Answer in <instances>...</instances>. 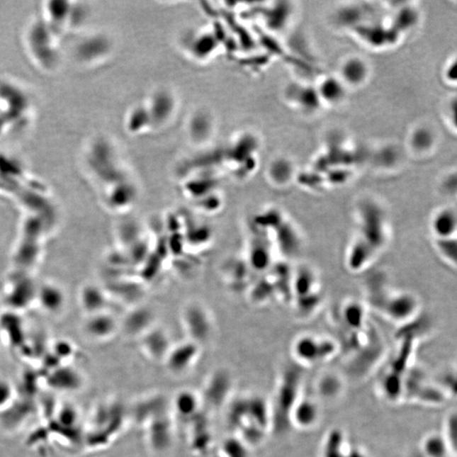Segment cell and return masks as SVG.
<instances>
[{
	"mask_svg": "<svg viewBox=\"0 0 457 457\" xmlns=\"http://www.w3.org/2000/svg\"><path fill=\"white\" fill-rule=\"evenodd\" d=\"M230 434L251 449L262 445L272 433V417L269 400L258 393L234 395L225 409Z\"/></svg>",
	"mask_w": 457,
	"mask_h": 457,
	"instance_id": "6da1fadb",
	"label": "cell"
},
{
	"mask_svg": "<svg viewBox=\"0 0 457 457\" xmlns=\"http://www.w3.org/2000/svg\"><path fill=\"white\" fill-rule=\"evenodd\" d=\"M303 372L300 366H289L280 373L272 398L269 400L272 417V433L285 434L290 429L291 411L302 396Z\"/></svg>",
	"mask_w": 457,
	"mask_h": 457,
	"instance_id": "7a4b0ae2",
	"label": "cell"
},
{
	"mask_svg": "<svg viewBox=\"0 0 457 457\" xmlns=\"http://www.w3.org/2000/svg\"><path fill=\"white\" fill-rule=\"evenodd\" d=\"M234 388V378L227 370L217 369L208 374L198 391L204 410L210 415L225 410L235 395Z\"/></svg>",
	"mask_w": 457,
	"mask_h": 457,
	"instance_id": "3957f363",
	"label": "cell"
},
{
	"mask_svg": "<svg viewBox=\"0 0 457 457\" xmlns=\"http://www.w3.org/2000/svg\"><path fill=\"white\" fill-rule=\"evenodd\" d=\"M337 351V344L332 339L315 335H303L293 346V358L300 367L329 362Z\"/></svg>",
	"mask_w": 457,
	"mask_h": 457,
	"instance_id": "277c9868",
	"label": "cell"
},
{
	"mask_svg": "<svg viewBox=\"0 0 457 457\" xmlns=\"http://www.w3.org/2000/svg\"><path fill=\"white\" fill-rule=\"evenodd\" d=\"M140 429L147 448L154 453H163L173 446L177 424L171 410L147 422Z\"/></svg>",
	"mask_w": 457,
	"mask_h": 457,
	"instance_id": "5b68a950",
	"label": "cell"
},
{
	"mask_svg": "<svg viewBox=\"0 0 457 457\" xmlns=\"http://www.w3.org/2000/svg\"><path fill=\"white\" fill-rule=\"evenodd\" d=\"M183 425L187 445L195 455L203 456L212 451L215 443L210 413L204 410Z\"/></svg>",
	"mask_w": 457,
	"mask_h": 457,
	"instance_id": "8992f818",
	"label": "cell"
},
{
	"mask_svg": "<svg viewBox=\"0 0 457 457\" xmlns=\"http://www.w3.org/2000/svg\"><path fill=\"white\" fill-rule=\"evenodd\" d=\"M171 411V399L160 393L142 395L129 408L130 419L139 428L154 417Z\"/></svg>",
	"mask_w": 457,
	"mask_h": 457,
	"instance_id": "52a82bcc",
	"label": "cell"
},
{
	"mask_svg": "<svg viewBox=\"0 0 457 457\" xmlns=\"http://www.w3.org/2000/svg\"><path fill=\"white\" fill-rule=\"evenodd\" d=\"M198 359V346L194 344H184L171 347L163 363L172 376L181 377L186 376L194 368Z\"/></svg>",
	"mask_w": 457,
	"mask_h": 457,
	"instance_id": "ba28073f",
	"label": "cell"
},
{
	"mask_svg": "<svg viewBox=\"0 0 457 457\" xmlns=\"http://www.w3.org/2000/svg\"><path fill=\"white\" fill-rule=\"evenodd\" d=\"M171 410L176 424L186 423L204 411L203 405L198 391L184 389L171 399Z\"/></svg>",
	"mask_w": 457,
	"mask_h": 457,
	"instance_id": "9c48e42d",
	"label": "cell"
},
{
	"mask_svg": "<svg viewBox=\"0 0 457 457\" xmlns=\"http://www.w3.org/2000/svg\"><path fill=\"white\" fill-rule=\"evenodd\" d=\"M320 408L315 400L302 395L295 403L290 416V428L309 430L319 423Z\"/></svg>",
	"mask_w": 457,
	"mask_h": 457,
	"instance_id": "30bf717a",
	"label": "cell"
},
{
	"mask_svg": "<svg viewBox=\"0 0 457 457\" xmlns=\"http://www.w3.org/2000/svg\"><path fill=\"white\" fill-rule=\"evenodd\" d=\"M316 277L310 269H302L295 281V290L298 293L300 306L303 308L312 309L319 302V297L316 294Z\"/></svg>",
	"mask_w": 457,
	"mask_h": 457,
	"instance_id": "8fae6325",
	"label": "cell"
},
{
	"mask_svg": "<svg viewBox=\"0 0 457 457\" xmlns=\"http://www.w3.org/2000/svg\"><path fill=\"white\" fill-rule=\"evenodd\" d=\"M417 305L416 299L412 295L400 294L387 299L383 306L391 320L403 321L412 315Z\"/></svg>",
	"mask_w": 457,
	"mask_h": 457,
	"instance_id": "7c38bea8",
	"label": "cell"
},
{
	"mask_svg": "<svg viewBox=\"0 0 457 457\" xmlns=\"http://www.w3.org/2000/svg\"><path fill=\"white\" fill-rule=\"evenodd\" d=\"M345 86L346 84L339 78L333 77L325 78L316 89L321 103H326L330 106H337L341 103L346 97Z\"/></svg>",
	"mask_w": 457,
	"mask_h": 457,
	"instance_id": "4fadbf2b",
	"label": "cell"
},
{
	"mask_svg": "<svg viewBox=\"0 0 457 457\" xmlns=\"http://www.w3.org/2000/svg\"><path fill=\"white\" fill-rule=\"evenodd\" d=\"M369 68L367 63L360 58H351L343 63L341 68L342 81L345 84L359 86L367 80Z\"/></svg>",
	"mask_w": 457,
	"mask_h": 457,
	"instance_id": "5bb4252c",
	"label": "cell"
},
{
	"mask_svg": "<svg viewBox=\"0 0 457 457\" xmlns=\"http://www.w3.org/2000/svg\"><path fill=\"white\" fill-rule=\"evenodd\" d=\"M433 232L437 239L452 238L456 236V213L446 208L436 213L432 220Z\"/></svg>",
	"mask_w": 457,
	"mask_h": 457,
	"instance_id": "9a60e30c",
	"label": "cell"
},
{
	"mask_svg": "<svg viewBox=\"0 0 457 457\" xmlns=\"http://www.w3.org/2000/svg\"><path fill=\"white\" fill-rule=\"evenodd\" d=\"M252 449L240 439L229 434L212 450V457H251Z\"/></svg>",
	"mask_w": 457,
	"mask_h": 457,
	"instance_id": "2e32d148",
	"label": "cell"
},
{
	"mask_svg": "<svg viewBox=\"0 0 457 457\" xmlns=\"http://www.w3.org/2000/svg\"><path fill=\"white\" fill-rule=\"evenodd\" d=\"M421 452L424 457L454 456L443 434L439 433H431L424 437L421 444Z\"/></svg>",
	"mask_w": 457,
	"mask_h": 457,
	"instance_id": "e0dca14e",
	"label": "cell"
},
{
	"mask_svg": "<svg viewBox=\"0 0 457 457\" xmlns=\"http://www.w3.org/2000/svg\"><path fill=\"white\" fill-rule=\"evenodd\" d=\"M169 344L164 335H151L142 344L147 358L155 363H164L169 350Z\"/></svg>",
	"mask_w": 457,
	"mask_h": 457,
	"instance_id": "ac0fdd59",
	"label": "cell"
},
{
	"mask_svg": "<svg viewBox=\"0 0 457 457\" xmlns=\"http://www.w3.org/2000/svg\"><path fill=\"white\" fill-rule=\"evenodd\" d=\"M291 100L302 107V110L315 111L321 103L316 89L301 85H295L290 89Z\"/></svg>",
	"mask_w": 457,
	"mask_h": 457,
	"instance_id": "d6986e66",
	"label": "cell"
},
{
	"mask_svg": "<svg viewBox=\"0 0 457 457\" xmlns=\"http://www.w3.org/2000/svg\"><path fill=\"white\" fill-rule=\"evenodd\" d=\"M348 446L345 435L334 429L326 437L321 457H346Z\"/></svg>",
	"mask_w": 457,
	"mask_h": 457,
	"instance_id": "ffe728a7",
	"label": "cell"
},
{
	"mask_svg": "<svg viewBox=\"0 0 457 457\" xmlns=\"http://www.w3.org/2000/svg\"><path fill=\"white\" fill-rule=\"evenodd\" d=\"M342 380L333 373L326 374L322 377L317 384L320 394L325 398L337 397L342 393Z\"/></svg>",
	"mask_w": 457,
	"mask_h": 457,
	"instance_id": "44dd1931",
	"label": "cell"
},
{
	"mask_svg": "<svg viewBox=\"0 0 457 457\" xmlns=\"http://www.w3.org/2000/svg\"><path fill=\"white\" fill-rule=\"evenodd\" d=\"M410 141L412 147L416 151L423 152L429 150L434 143V134L429 128H417L412 134Z\"/></svg>",
	"mask_w": 457,
	"mask_h": 457,
	"instance_id": "7402d4cb",
	"label": "cell"
},
{
	"mask_svg": "<svg viewBox=\"0 0 457 457\" xmlns=\"http://www.w3.org/2000/svg\"><path fill=\"white\" fill-rule=\"evenodd\" d=\"M443 436L445 438L451 453L456 457L457 446V419L456 412L448 416Z\"/></svg>",
	"mask_w": 457,
	"mask_h": 457,
	"instance_id": "603a6c76",
	"label": "cell"
},
{
	"mask_svg": "<svg viewBox=\"0 0 457 457\" xmlns=\"http://www.w3.org/2000/svg\"><path fill=\"white\" fill-rule=\"evenodd\" d=\"M436 246L439 254L449 262L456 265L457 251L456 237L437 239Z\"/></svg>",
	"mask_w": 457,
	"mask_h": 457,
	"instance_id": "cb8c5ba5",
	"label": "cell"
},
{
	"mask_svg": "<svg viewBox=\"0 0 457 457\" xmlns=\"http://www.w3.org/2000/svg\"><path fill=\"white\" fill-rule=\"evenodd\" d=\"M13 390L10 384L4 380H0V408L6 406L12 397Z\"/></svg>",
	"mask_w": 457,
	"mask_h": 457,
	"instance_id": "d4e9b609",
	"label": "cell"
},
{
	"mask_svg": "<svg viewBox=\"0 0 457 457\" xmlns=\"http://www.w3.org/2000/svg\"><path fill=\"white\" fill-rule=\"evenodd\" d=\"M346 457H369L363 448L348 446Z\"/></svg>",
	"mask_w": 457,
	"mask_h": 457,
	"instance_id": "484cf974",
	"label": "cell"
}]
</instances>
